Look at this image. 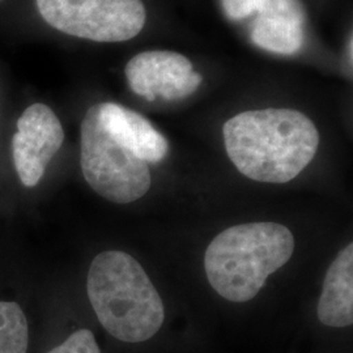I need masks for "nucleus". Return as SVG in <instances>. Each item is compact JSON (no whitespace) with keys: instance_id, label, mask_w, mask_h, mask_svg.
Masks as SVG:
<instances>
[{"instance_id":"obj_1","label":"nucleus","mask_w":353,"mask_h":353,"mask_svg":"<svg viewBox=\"0 0 353 353\" xmlns=\"http://www.w3.org/2000/svg\"><path fill=\"white\" fill-rule=\"evenodd\" d=\"M230 161L256 182L287 183L310 164L319 145L313 121L292 109L250 110L223 127Z\"/></svg>"},{"instance_id":"obj_2","label":"nucleus","mask_w":353,"mask_h":353,"mask_svg":"<svg viewBox=\"0 0 353 353\" xmlns=\"http://www.w3.org/2000/svg\"><path fill=\"white\" fill-rule=\"evenodd\" d=\"M87 292L102 327L118 341H148L164 323L159 292L127 252H100L89 268Z\"/></svg>"},{"instance_id":"obj_3","label":"nucleus","mask_w":353,"mask_h":353,"mask_svg":"<svg viewBox=\"0 0 353 353\" xmlns=\"http://www.w3.org/2000/svg\"><path fill=\"white\" fill-rule=\"evenodd\" d=\"M294 237L278 223H248L223 230L204 255L207 279L221 297L248 303L263 288L267 278L288 263Z\"/></svg>"},{"instance_id":"obj_4","label":"nucleus","mask_w":353,"mask_h":353,"mask_svg":"<svg viewBox=\"0 0 353 353\" xmlns=\"http://www.w3.org/2000/svg\"><path fill=\"white\" fill-rule=\"evenodd\" d=\"M80 164L89 186L109 202L139 201L151 188L148 164L106 130L97 105L89 108L81 122Z\"/></svg>"},{"instance_id":"obj_5","label":"nucleus","mask_w":353,"mask_h":353,"mask_svg":"<svg viewBox=\"0 0 353 353\" xmlns=\"http://www.w3.org/2000/svg\"><path fill=\"white\" fill-rule=\"evenodd\" d=\"M42 19L57 30L94 42L137 37L147 20L141 0H36Z\"/></svg>"},{"instance_id":"obj_6","label":"nucleus","mask_w":353,"mask_h":353,"mask_svg":"<svg viewBox=\"0 0 353 353\" xmlns=\"http://www.w3.org/2000/svg\"><path fill=\"white\" fill-rule=\"evenodd\" d=\"M63 140L62 123L48 105L33 103L26 108L12 138L13 164L24 186H37Z\"/></svg>"},{"instance_id":"obj_7","label":"nucleus","mask_w":353,"mask_h":353,"mask_svg":"<svg viewBox=\"0 0 353 353\" xmlns=\"http://www.w3.org/2000/svg\"><path fill=\"white\" fill-rule=\"evenodd\" d=\"M130 88L147 101L163 97L168 101L185 99L199 88L203 77L192 71L189 59L173 51H144L126 64Z\"/></svg>"},{"instance_id":"obj_8","label":"nucleus","mask_w":353,"mask_h":353,"mask_svg":"<svg viewBox=\"0 0 353 353\" xmlns=\"http://www.w3.org/2000/svg\"><path fill=\"white\" fill-rule=\"evenodd\" d=\"M306 13L300 0H265L252 26V41L261 49L293 55L303 46Z\"/></svg>"},{"instance_id":"obj_9","label":"nucleus","mask_w":353,"mask_h":353,"mask_svg":"<svg viewBox=\"0 0 353 353\" xmlns=\"http://www.w3.org/2000/svg\"><path fill=\"white\" fill-rule=\"evenodd\" d=\"M103 126L140 160L157 164L169 152V143L141 114L114 102L97 103Z\"/></svg>"},{"instance_id":"obj_10","label":"nucleus","mask_w":353,"mask_h":353,"mask_svg":"<svg viewBox=\"0 0 353 353\" xmlns=\"http://www.w3.org/2000/svg\"><path fill=\"white\" fill-rule=\"evenodd\" d=\"M316 316L328 327H347L353 323L352 243L338 254L328 268Z\"/></svg>"},{"instance_id":"obj_11","label":"nucleus","mask_w":353,"mask_h":353,"mask_svg":"<svg viewBox=\"0 0 353 353\" xmlns=\"http://www.w3.org/2000/svg\"><path fill=\"white\" fill-rule=\"evenodd\" d=\"M29 326L23 309L16 303L0 301V353H26Z\"/></svg>"},{"instance_id":"obj_12","label":"nucleus","mask_w":353,"mask_h":353,"mask_svg":"<svg viewBox=\"0 0 353 353\" xmlns=\"http://www.w3.org/2000/svg\"><path fill=\"white\" fill-rule=\"evenodd\" d=\"M48 353H101L92 331L81 328Z\"/></svg>"},{"instance_id":"obj_13","label":"nucleus","mask_w":353,"mask_h":353,"mask_svg":"<svg viewBox=\"0 0 353 353\" xmlns=\"http://www.w3.org/2000/svg\"><path fill=\"white\" fill-rule=\"evenodd\" d=\"M265 0H221L223 10L230 20L240 21L254 12H259Z\"/></svg>"}]
</instances>
